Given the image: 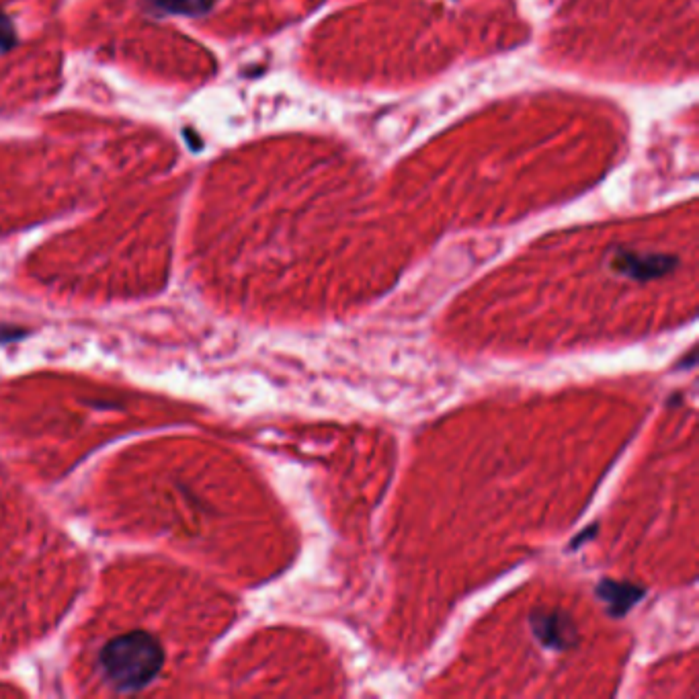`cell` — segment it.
<instances>
[{
  "label": "cell",
  "instance_id": "1",
  "mask_svg": "<svg viewBox=\"0 0 699 699\" xmlns=\"http://www.w3.org/2000/svg\"><path fill=\"white\" fill-rule=\"evenodd\" d=\"M164 663L160 644L146 632L113 638L101 650L103 677L123 693L140 691L154 681Z\"/></svg>",
  "mask_w": 699,
  "mask_h": 699
},
{
  "label": "cell",
  "instance_id": "2",
  "mask_svg": "<svg viewBox=\"0 0 699 699\" xmlns=\"http://www.w3.org/2000/svg\"><path fill=\"white\" fill-rule=\"evenodd\" d=\"M677 265H679V259L673 255L638 253V251H626V249H618L609 259V269L615 275H622L634 281L661 279L671 271H675Z\"/></svg>",
  "mask_w": 699,
  "mask_h": 699
},
{
  "label": "cell",
  "instance_id": "3",
  "mask_svg": "<svg viewBox=\"0 0 699 699\" xmlns=\"http://www.w3.org/2000/svg\"><path fill=\"white\" fill-rule=\"evenodd\" d=\"M531 632L552 650H568L579 642V632L568 613L560 609H538L529 618Z\"/></svg>",
  "mask_w": 699,
  "mask_h": 699
},
{
  "label": "cell",
  "instance_id": "4",
  "mask_svg": "<svg viewBox=\"0 0 699 699\" xmlns=\"http://www.w3.org/2000/svg\"><path fill=\"white\" fill-rule=\"evenodd\" d=\"M646 595V591L634 583L603 579L597 585V597L607 605L609 615L624 618V615Z\"/></svg>",
  "mask_w": 699,
  "mask_h": 699
},
{
  "label": "cell",
  "instance_id": "5",
  "mask_svg": "<svg viewBox=\"0 0 699 699\" xmlns=\"http://www.w3.org/2000/svg\"><path fill=\"white\" fill-rule=\"evenodd\" d=\"M597 529H599V525L595 523V525H591V527H589L587 531H581V533H579V538H574V542L570 544V548H572V550H577V548H579V546H581L583 542H587V540L595 538V533H597Z\"/></svg>",
  "mask_w": 699,
  "mask_h": 699
}]
</instances>
